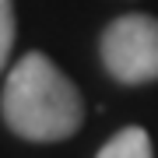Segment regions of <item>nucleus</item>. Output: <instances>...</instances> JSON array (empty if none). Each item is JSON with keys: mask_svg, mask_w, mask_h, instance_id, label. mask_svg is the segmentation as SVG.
<instances>
[{"mask_svg": "<svg viewBox=\"0 0 158 158\" xmlns=\"http://www.w3.org/2000/svg\"><path fill=\"white\" fill-rule=\"evenodd\" d=\"M95 158H151V137L144 127H123L102 144Z\"/></svg>", "mask_w": 158, "mask_h": 158, "instance_id": "3", "label": "nucleus"}, {"mask_svg": "<svg viewBox=\"0 0 158 158\" xmlns=\"http://www.w3.org/2000/svg\"><path fill=\"white\" fill-rule=\"evenodd\" d=\"M0 113L21 141L56 144L81 130L85 102L74 81L46 53H25L7 74Z\"/></svg>", "mask_w": 158, "mask_h": 158, "instance_id": "1", "label": "nucleus"}, {"mask_svg": "<svg viewBox=\"0 0 158 158\" xmlns=\"http://www.w3.org/2000/svg\"><path fill=\"white\" fill-rule=\"evenodd\" d=\"M102 67L119 85H151L158 81V18L123 14L102 32L98 42Z\"/></svg>", "mask_w": 158, "mask_h": 158, "instance_id": "2", "label": "nucleus"}, {"mask_svg": "<svg viewBox=\"0 0 158 158\" xmlns=\"http://www.w3.org/2000/svg\"><path fill=\"white\" fill-rule=\"evenodd\" d=\"M14 46V0H0V70Z\"/></svg>", "mask_w": 158, "mask_h": 158, "instance_id": "4", "label": "nucleus"}]
</instances>
